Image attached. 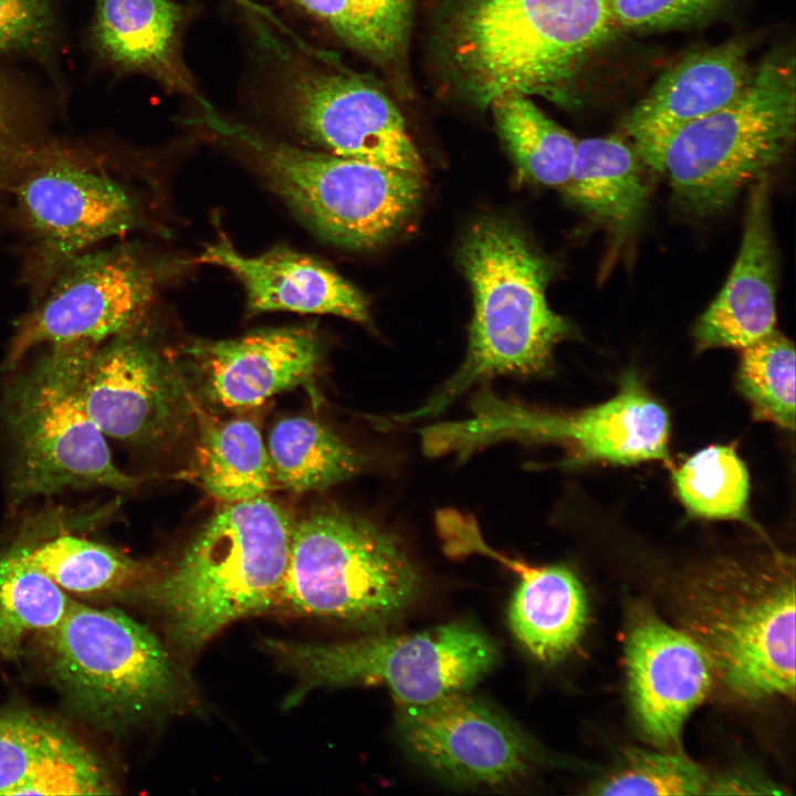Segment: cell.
<instances>
[{
	"label": "cell",
	"mask_w": 796,
	"mask_h": 796,
	"mask_svg": "<svg viewBox=\"0 0 796 796\" xmlns=\"http://www.w3.org/2000/svg\"><path fill=\"white\" fill-rule=\"evenodd\" d=\"M293 525L266 495L223 503L175 564L134 593L160 616L171 647L195 653L233 621L279 605Z\"/></svg>",
	"instance_id": "cell-1"
},
{
	"label": "cell",
	"mask_w": 796,
	"mask_h": 796,
	"mask_svg": "<svg viewBox=\"0 0 796 796\" xmlns=\"http://www.w3.org/2000/svg\"><path fill=\"white\" fill-rule=\"evenodd\" d=\"M617 30L610 0H457L442 46L478 106L506 93L565 103L584 63Z\"/></svg>",
	"instance_id": "cell-2"
},
{
	"label": "cell",
	"mask_w": 796,
	"mask_h": 796,
	"mask_svg": "<svg viewBox=\"0 0 796 796\" xmlns=\"http://www.w3.org/2000/svg\"><path fill=\"white\" fill-rule=\"evenodd\" d=\"M669 599L726 688L745 699L794 696L793 559L712 558L677 574Z\"/></svg>",
	"instance_id": "cell-3"
},
{
	"label": "cell",
	"mask_w": 796,
	"mask_h": 796,
	"mask_svg": "<svg viewBox=\"0 0 796 796\" xmlns=\"http://www.w3.org/2000/svg\"><path fill=\"white\" fill-rule=\"evenodd\" d=\"M460 260L474 307L465 358L425 405L394 417L397 423L438 416L478 381L547 373L555 346L572 334L547 303V262L512 223L496 218L474 223Z\"/></svg>",
	"instance_id": "cell-4"
},
{
	"label": "cell",
	"mask_w": 796,
	"mask_h": 796,
	"mask_svg": "<svg viewBox=\"0 0 796 796\" xmlns=\"http://www.w3.org/2000/svg\"><path fill=\"white\" fill-rule=\"evenodd\" d=\"M46 672L69 705L103 730H122L190 703L185 673L146 626L116 608L72 600L39 633Z\"/></svg>",
	"instance_id": "cell-5"
},
{
	"label": "cell",
	"mask_w": 796,
	"mask_h": 796,
	"mask_svg": "<svg viewBox=\"0 0 796 796\" xmlns=\"http://www.w3.org/2000/svg\"><path fill=\"white\" fill-rule=\"evenodd\" d=\"M422 588L401 541L371 520L336 505L294 520L279 605L371 633L399 620Z\"/></svg>",
	"instance_id": "cell-6"
},
{
	"label": "cell",
	"mask_w": 796,
	"mask_h": 796,
	"mask_svg": "<svg viewBox=\"0 0 796 796\" xmlns=\"http://www.w3.org/2000/svg\"><path fill=\"white\" fill-rule=\"evenodd\" d=\"M794 133L793 61L774 57L753 71L734 101L675 130L646 165L667 177L683 209L706 217L767 176Z\"/></svg>",
	"instance_id": "cell-7"
},
{
	"label": "cell",
	"mask_w": 796,
	"mask_h": 796,
	"mask_svg": "<svg viewBox=\"0 0 796 796\" xmlns=\"http://www.w3.org/2000/svg\"><path fill=\"white\" fill-rule=\"evenodd\" d=\"M93 347L50 346L7 389L3 415L17 500L90 488L129 491L139 484L114 463L104 433L84 407L80 375Z\"/></svg>",
	"instance_id": "cell-8"
},
{
	"label": "cell",
	"mask_w": 796,
	"mask_h": 796,
	"mask_svg": "<svg viewBox=\"0 0 796 796\" xmlns=\"http://www.w3.org/2000/svg\"><path fill=\"white\" fill-rule=\"evenodd\" d=\"M471 417L420 428L425 454L472 452L502 441L556 443L573 464H635L668 461L670 418L666 408L627 374L609 400L574 412H552L507 400L482 387L470 401Z\"/></svg>",
	"instance_id": "cell-9"
},
{
	"label": "cell",
	"mask_w": 796,
	"mask_h": 796,
	"mask_svg": "<svg viewBox=\"0 0 796 796\" xmlns=\"http://www.w3.org/2000/svg\"><path fill=\"white\" fill-rule=\"evenodd\" d=\"M209 124L256 159L274 190L321 237L373 249L407 223L422 193V175L274 140L210 115Z\"/></svg>",
	"instance_id": "cell-10"
},
{
	"label": "cell",
	"mask_w": 796,
	"mask_h": 796,
	"mask_svg": "<svg viewBox=\"0 0 796 796\" xmlns=\"http://www.w3.org/2000/svg\"><path fill=\"white\" fill-rule=\"evenodd\" d=\"M266 648L298 679L292 705L315 688L386 684L397 706H420L465 692L499 661L493 640L454 621L405 635H371L344 642L266 640Z\"/></svg>",
	"instance_id": "cell-11"
},
{
	"label": "cell",
	"mask_w": 796,
	"mask_h": 796,
	"mask_svg": "<svg viewBox=\"0 0 796 796\" xmlns=\"http://www.w3.org/2000/svg\"><path fill=\"white\" fill-rule=\"evenodd\" d=\"M154 285L151 271L125 249L71 258L40 305L19 322L4 368L42 345L100 346L130 333L151 303Z\"/></svg>",
	"instance_id": "cell-12"
},
{
	"label": "cell",
	"mask_w": 796,
	"mask_h": 796,
	"mask_svg": "<svg viewBox=\"0 0 796 796\" xmlns=\"http://www.w3.org/2000/svg\"><path fill=\"white\" fill-rule=\"evenodd\" d=\"M80 391L104 436L134 447H168L196 425L195 400L174 362L130 333L88 352Z\"/></svg>",
	"instance_id": "cell-13"
},
{
	"label": "cell",
	"mask_w": 796,
	"mask_h": 796,
	"mask_svg": "<svg viewBox=\"0 0 796 796\" xmlns=\"http://www.w3.org/2000/svg\"><path fill=\"white\" fill-rule=\"evenodd\" d=\"M401 747L419 766L459 787H501L538 764L531 737L507 716L464 692L420 706H397Z\"/></svg>",
	"instance_id": "cell-14"
},
{
	"label": "cell",
	"mask_w": 796,
	"mask_h": 796,
	"mask_svg": "<svg viewBox=\"0 0 796 796\" xmlns=\"http://www.w3.org/2000/svg\"><path fill=\"white\" fill-rule=\"evenodd\" d=\"M291 80L287 115L305 140L337 156L423 174L401 113L371 81L344 71H305Z\"/></svg>",
	"instance_id": "cell-15"
},
{
	"label": "cell",
	"mask_w": 796,
	"mask_h": 796,
	"mask_svg": "<svg viewBox=\"0 0 796 796\" xmlns=\"http://www.w3.org/2000/svg\"><path fill=\"white\" fill-rule=\"evenodd\" d=\"M174 364L199 407L239 411L313 380L321 346L310 327L270 328L231 339L193 341Z\"/></svg>",
	"instance_id": "cell-16"
},
{
	"label": "cell",
	"mask_w": 796,
	"mask_h": 796,
	"mask_svg": "<svg viewBox=\"0 0 796 796\" xmlns=\"http://www.w3.org/2000/svg\"><path fill=\"white\" fill-rule=\"evenodd\" d=\"M17 198L23 219L48 266L130 229L136 206L111 177L57 159L34 168L20 181Z\"/></svg>",
	"instance_id": "cell-17"
},
{
	"label": "cell",
	"mask_w": 796,
	"mask_h": 796,
	"mask_svg": "<svg viewBox=\"0 0 796 796\" xmlns=\"http://www.w3.org/2000/svg\"><path fill=\"white\" fill-rule=\"evenodd\" d=\"M631 711L657 746L679 742L689 714L706 696L714 671L703 648L681 628L637 609L625 641Z\"/></svg>",
	"instance_id": "cell-18"
},
{
	"label": "cell",
	"mask_w": 796,
	"mask_h": 796,
	"mask_svg": "<svg viewBox=\"0 0 796 796\" xmlns=\"http://www.w3.org/2000/svg\"><path fill=\"white\" fill-rule=\"evenodd\" d=\"M766 177L752 185L742 243L732 271L693 327L699 349H743L775 329L777 258Z\"/></svg>",
	"instance_id": "cell-19"
},
{
	"label": "cell",
	"mask_w": 796,
	"mask_h": 796,
	"mask_svg": "<svg viewBox=\"0 0 796 796\" xmlns=\"http://www.w3.org/2000/svg\"><path fill=\"white\" fill-rule=\"evenodd\" d=\"M752 73L734 42L691 53L666 71L624 122L645 164L675 130L734 101Z\"/></svg>",
	"instance_id": "cell-20"
},
{
	"label": "cell",
	"mask_w": 796,
	"mask_h": 796,
	"mask_svg": "<svg viewBox=\"0 0 796 796\" xmlns=\"http://www.w3.org/2000/svg\"><path fill=\"white\" fill-rule=\"evenodd\" d=\"M233 273L245 289L249 310L332 314L368 323L365 297L320 261L284 248L258 256L237 252L227 241L206 247L195 260Z\"/></svg>",
	"instance_id": "cell-21"
},
{
	"label": "cell",
	"mask_w": 796,
	"mask_h": 796,
	"mask_svg": "<svg viewBox=\"0 0 796 796\" xmlns=\"http://www.w3.org/2000/svg\"><path fill=\"white\" fill-rule=\"evenodd\" d=\"M114 787L64 727L25 710L0 713V795H107Z\"/></svg>",
	"instance_id": "cell-22"
},
{
	"label": "cell",
	"mask_w": 796,
	"mask_h": 796,
	"mask_svg": "<svg viewBox=\"0 0 796 796\" xmlns=\"http://www.w3.org/2000/svg\"><path fill=\"white\" fill-rule=\"evenodd\" d=\"M645 161L617 136L577 142L567 197L618 242L640 224L649 199Z\"/></svg>",
	"instance_id": "cell-23"
},
{
	"label": "cell",
	"mask_w": 796,
	"mask_h": 796,
	"mask_svg": "<svg viewBox=\"0 0 796 796\" xmlns=\"http://www.w3.org/2000/svg\"><path fill=\"white\" fill-rule=\"evenodd\" d=\"M502 564L521 577L507 612L516 639L543 662L565 657L578 645L587 620L577 576L565 566L532 567L505 555Z\"/></svg>",
	"instance_id": "cell-24"
},
{
	"label": "cell",
	"mask_w": 796,
	"mask_h": 796,
	"mask_svg": "<svg viewBox=\"0 0 796 796\" xmlns=\"http://www.w3.org/2000/svg\"><path fill=\"white\" fill-rule=\"evenodd\" d=\"M196 425L198 475L211 496L230 503L274 488L266 446L253 421L213 418L196 404Z\"/></svg>",
	"instance_id": "cell-25"
},
{
	"label": "cell",
	"mask_w": 796,
	"mask_h": 796,
	"mask_svg": "<svg viewBox=\"0 0 796 796\" xmlns=\"http://www.w3.org/2000/svg\"><path fill=\"white\" fill-rule=\"evenodd\" d=\"M266 450L274 486L294 493L326 490L359 473L367 462L328 426L302 416L279 420Z\"/></svg>",
	"instance_id": "cell-26"
},
{
	"label": "cell",
	"mask_w": 796,
	"mask_h": 796,
	"mask_svg": "<svg viewBox=\"0 0 796 796\" xmlns=\"http://www.w3.org/2000/svg\"><path fill=\"white\" fill-rule=\"evenodd\" d=\"M181 19L172 0H97L96 38L117 63L166 71L172 65Z\"/></svg>",
	"instance_id": "cell-27"
},
{
	"label": "cell",
	"mask_w": 796,
	"mask_h": 796,
	"mask_svg": "<svg viewBox=\"0 0 796 796\" xmlns=\"http://www.w3.org/2000/svg\"><path fill=\"white\" fill-rule=\"evenodd\" d=\"M28 547V558L63 590L77 595L134 593L154 570L124 552L74 535Z\"/></svg>",
	"instance_id": "cell-28"
},
{
	"label": "cell",
	"mask_w": 796,
	"mask_h": 796,
	"mask_svg": "<svg viewBox=\"0 0 796 796\" xmlns=\"http://www.w3.org/2000/svg\"><path fill=\"white\" fill-rule=\"evenodd\" d=\"M498 132L523 177L564 187L577 140L519 93L496 97L490 106Z\"/></svg>",
	"instance_id": "cell-29"
},
{
	"label": "cell",
	"mask_w": 796,
	"mask_h": 796,
	"mask_svg": "<svg viewBox=\"0 0 796 796\" xmlns=\"http://www.w3.org/2000/svg\"><path fill=\"white\" fill-rule=\"evenodd\" d=\"M72 599L28 558L27 546L0 557V656L14 659L25 638L55 627Z\"/></svg>",
	"instance_id": "cell-30"
},
{
	"label": "cell",
	"mask_w": 796,
	"mask_h": 796,
	"mask_svg": "<svg viewBox=\"0 0 796 796\" xmlns=\"http://www.w3.org/2000/svg\"><path fill=\"white\" fill-rule=\"evenodd\" d=\"M672 482L690 514L745 521L750 475L733 444L695 452L672 471Z\"/></svg>",
	"instance_id": "cell-31"
},
{
	"label": "cell",
	"mask_w": 796,
	"mask_h": 796,
	"mask_svg": "<svg viewBox=\"0 0 796 796\" xmlns=\"http://www.w3.org/2000/svg\"><path fill=\"white\" fill-rule=\"evenodd\" d=\"M742 350L736 385L753 415L793 431L796 390L793 342L774 329Z\"/></svg>",
	"instance_id": "cell-32"
},
{
	"label": "cell",
	"mask_w": 796,
	"mask_h": 796,
	"mask_svg": "<svg viewBox=\"0 0 796 796\" xmlns=\"http://www.w3.org/2000/svg\"><path fill=\"white\" fill-rule=\"evenodd\" d=\"M705 772L682 754L631 748L591 787L594 795H698L706 793Z\"/></svg>",
	"instance_id": "cell-33"
},
{
	"label": "cell",
	"mask_w": 796,
	"mask_h": 796,
	"mask_svg": "<svg viewBox=\"0 0 796 796\" xmlns=\"http://www.w3.org/2000/svg\"><path fill=\"white\" fill-rule=\"evenodd\" d=\"M725 0H610L618 29L657 30L692 25L713 15Z\"/></svg>",
	"instance_id": "cell-34"
},
{
	"label": "cell",
	"mask_w": 796,
	"mask_h": 796,
	"mask_svg": "<svg viewBox=\"0 0 796 796\" xmlns=\"http://www.w3.org/2000/svg\"><path fill=\"white\" fill-rule=\"evenodd\" d=\"M370 32L379 63L395 62L405 52L413 0H349Z\"/></svg>",
	"instance_id": "cell-35"
},
{
	"label": "cell",
	"mask_w": 796,
	"mask_h": 796,
	"mask_svg": "<svg viewBox=\"0 0 796 796\" xmlns=\"http://www.w3.org/2000/svg\"><path fill=\"white\" fill-rule=\"evenodd\" d=\"M48 23L46 0H0V52L35 43Z\"/></svg>",
	"instance_id": "cell-36"
},
{
	"label": "cell",
	"mask_w": 796,
	"mask_h": 796,
	"mask_svg": "<svg viewBox=\"0 0 796 796\" xmlns=\"http://www.w3.org/2000/svg\"><path fill=\"white\" fill-rule=\"evenodd\" d=\"M324 22L352 48L379 62L376 43L349 0H291Z\"/></svg>",
	"instance_id": "cell-37"
},
{
	"label": "cell",
	"mask_w": 796,
	"mask_h": 796,
	"mask_svg": "<svg viewBox=\"0 0 796 796\" xmlns=\"http://www.w3.org/2000/svg\"><path fill=\"white\" fill-rule=\"evenodd\" d=\"M8 134H9V117H8V113H7V107L0 95V171H1L2 160H3V156H4Z\"/></svg>",
	"instance_id": "cell-38"
},
{
	"label": "cell",
	"mask_w": 796,
	"mask_h": 796,
	"mask_svg": "<svg viewBox=\"0 0 796 796\" xmlns=\"http://www.w3.org/2000/svg\"><path fill=\"white\" fill-rule=\"evenodd\" d=\"M235 1H238L242 6H245L248 9L251 8L253 4V2L250 0H235Z\"/></svg>",
	"instance_id": "cell-39"
}]
</instances>
